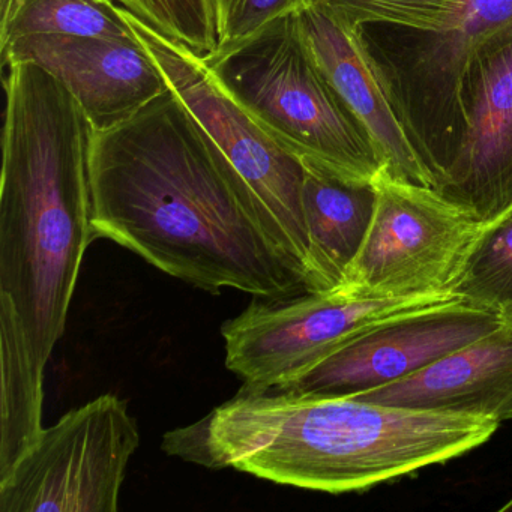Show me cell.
<instances>
[{
  "instance_id": "277c9868",
  "label": "cell",
  "mask_w": 512,
  "mask_h": 512,
  "mask_svg": "<svg viewBox=\"0 0 512 512\" xmlns=\"http://www.w3.org/2000/svg\"><path fill=\"white\" fill-rule=\"evenodd\" d=\"M233 100L302 163L373 185L379 152L308 52L296 13L272 20L206 59Z\"/></svg>"
},
{
  "instance_id": "52a82bcc",
  "label": "cell",
  "mask_w": 512,
  "mask_h": 512,
  "mask_svg": "<svg viewBox=\"0 0 512 512\" xmlns=\"http://www.w3.org/2000/svg\"><path fill=\"white\" fill-rule=\"evenodd\" d=\"M455 293L368 298L335 287L278 298H254L221 328L227 370L245 388H284L377 323L458 301Z\"/></svg>"
},
{
  "instance_id": "ffe728a7",
  "label": "cell",
  "mask_w": 512,
  "mask_h": 512,
  "mask_svg": "<svg viewBox=\"0 0 512 512\" xmlns=\"http://www.w3.org/2000/svg\"><path fill=\"white\" fill-rule=\"evenodd\" d=\"M352 28L391 25L427 37L442 34L451 19V0H311Z\"/></svg>"
},
{
  "instance_id": "7402d4cb",
  "label": "cell",
  "mask_w": 512,
  "mask_h": 512,
  "mask_svg": "<svg viewBox=\"0 0 512 512\" xmlns=\"http://www.w3.org/2000/svg\"><path fill=\"white\" fill-rule=\"evenodd\" d=\"M500 511H512V499L509 500V502L506 503L505 506H502V508H500Z\"/></svg>"
},
{
  "instance_id": "30bf717a",
  "label": "cell",
  "mask_w": 512,
  "mask_h": 512,
  "mask_svg": "<svg viewBox=\"0 0 512 512\" xmlns=\"http://www.w3.org/2000/svg\"><path fill=\"white\" fill-rule=\"evenodd\" d=\"M502 314L463 299L391 317L347 341L280 389L353 397L398 382L505 325Z\"/></svg>"
},
{
  "instance_id": "4fadbf2b",
  "label": "cell",
  "mask_w": 512,
  "mask_h": 512,
  "mask_svg": "<svg viewBox=\"0 0 512 512\" xmlns=\"http://www.w3.org/2000/svg\"><path fill=\"white\" fill-rule=\"evenodd\" d=\"M451 19L442 34L415 50L409 103L431 151L445 163L446 137L458 136L464 83L479 47L512 26V0H451ZM454 146V145H452Z\"/></svg>"
},
{
  "instance_id": "2e32d148",
  "label": "cell",
  "mask_w": 512,
  "mask_h": 512,
  "mask_svg": "<svg viewBox=\"0 0 512 512\" xmlns=\"http://www.w3.org/2000/svg\"><path fill=\"white\" fill-rule=\"evenodd\" d=\"M0 479L43 433L44 371L16 308L0 296Z\"/></svg>"
},
{
  "instance_id": "d6986e66",
  "label": "cell",
  "mask_w": 512,
  "mask_h": 512,
  "mask_svg": "<svg viewBox=\"0 0 512 512\" xmlns=\"http://www.w3.org/2000/svg\"><path fill=\"white\" fill-rule=\"evenodd\" d=\"M136 19L197 58L220 49L215 0H116Z\"/></svg>"
},
{
  "instance_id": "3957f363",
  "label": "cell",
  "mask_w": 512,
  "mask_h": 512,
  "mask_svg": "<svg viewBox=\"0 0 512 512\" xmlns=\"http://www.w3.org/2000/svg\"><path fill=\"white\" fill-rule=\"evenodd\" d=\"M0 187V296L47 367L64 335L91 227L92 128L71 92L31 62L8 65Z\"/></svg>"
},
{
  "instance_id": "9c48e42d",
  "label": "cell",
  "mask_w": 512,
  "mask_h": 512,
  "mask_svg": "<svg viewBox=\"0 0 512 512\" xmlns=\"http://www.w3.org/2000/svg\"><path fill=\"white\" fill-rule=\"evenodd\" d=\"M299 32L317 67L395 178L437 188L442 167L416 124L409 100L377 61L362 29L344 25L307 0L296 11Z\"/></svg>"
},
{
  "instance_id": "5bb4252c",
  "label": "cell",
  "mask_w": 512,
  "mask_h": 512,
  "mask_svg": "<svg viewBox=\"0 0 512 512\" xmlns=\"http://www.w3.org/2000/svg\"><path fill=\"white\" fill-rule=\"evenodd\" d=\"M358 400L512 421V320L422 370Z\"/></svg>"
},
{
  "instance_id": "8fae6325",
  "label": "cell",
  "mask_w": 512,
  "mask_h": 512,
  "mask_svg": "<svg viewBox=\"0 0 512 512\" xmlns=\"http://www.w3.org/2000/svg\"><path fill=\"white\" fill-rule=\"evenodd\" d=\"M439 190L490 223L512 206V26L479 47Z\"/></svg>"
},
{
  "instance_id": "e0dca14e",
  "label": "cell",
  "mask_w": 512,
  "mask_h": 512,
  "mask_svg": "<svg viewBox=\"0 0 512 512\" xmlns=\"http://www.w3.org/2000/svg\"><path fill=\"white\" fill-rule=\"evenodd\" d=\"M35 35L134 37L113 0H5L0 5V49Z\"/></svg>"
},
{
  "instance_id": "44dd1931",
  "label": "cell",
  "mask_w": 512,
  "mask_h": 512,
  "mask_svg": "<svg viewBox=\"0 0 512 512\" xmlns=\"http://www.w3.org/2000/svg\"><path fill=\"white\" fill-rule=\"evenodd\" d=\"M305 2L307 0H215L220 49L250 37L278 17L296 13Z\"/></svg>"
},
{
  "instance_id": "ba28073f",
  "label": "cell",
  "mask_w": 512,
  "mask_h": 512,
  "mask_svg": "<svg viewBox=\"0 0 512 512\" xmlns=\"http://www.w3.org/2000/svg\"><path fill=\"white\" fill-rule=\"evenodd\" d=\"M140 445L118 395L71 410L0 479L2 512H116L128 463Z\"/></svg>"
},
{
  "instance_id": "ac0fdd59",
  "label": "cell",
  "mask_w": 512,
  "mask_h": 512,
  "mask_svg": "<svg viewBox=\"0 0 512 512\" xmlns=\"http://www.w3.org/2000/svg\"><path fill=\"white\" fill-rule=\"evenodd\" d=\"M454 293L512 320V206L485 224Z\"/></svg>"
},
{
  "instance_id": "7a4b0ae2",
  "label": "cell",
  "mask_w": 512,
  "mask_h": 512,
  "mask_svg": "<svg viewBox=\"0 0 512 512\" xmlns=\"http://www.w3.org/2000/svg\"><path fill=\"white\" fill-rule=\"evenodd\" d=\"M499 422L292 389H250L170 431L169 455L275 484L343 494L412 475L491 439Z\"/></svg>"
},
{
  "instance_id": "7c38bea8",
  "label": "cell",
  "mask_w": 512,
  "mask_h": 512,
  "mask_svg": "<svg viewBox=\"0 0 512 512\" xmlns=\"http://www.w3.org/2000/svg\"><path fill=\"white\" fill-rule=\"evenodd\" d=\"M5 68L31 62L52 74L76 98L92 131L124 124L169 83L139 38L35 35L0 49Z\"/></svg>"
},
{
  "instance_id": "9a60e30c",
  "label": "cell",
  "mask_w": 512,
  "mask_h": 512,
  "mask_svg": "<svg viewBox=\"0 0 512 512\" xmlns=\"http://www.w3.org/2000/svg\"><path fill=\"white\" fill-rule=\"evenodd\" d=\"M304 164L305 221L311 245V292H326L343 283L361 250L373 218V185H353Z\"/></svg>"
},
{
  "instance_id": "603a6c76",
  "label": "cell",
  "mask_w": 512,
  "mask_h": 512,
  "mask_svg": "<svg viewBox=\"0 0 512 512\" xmlns=\"http://www.w3.org/2000/svg\"><path fill=\"white\" fill-rule=\"evenodd\" d=\"M5 0H0V5L4 4Z\"/></svg>"
},
{
  "instance_id": "5b68a950",
  "label": "cell",
  "mask_w": 512,
  "mask_h": 512,
  "mask_svg": "<svg viewBox=\"0 0 512 512\" xmlns=\"http://www.w3.org/2000/svg\"><path fill=\"white\" fill-rule=\"evenodd\" d=\"M122 10L140 43L163 71L169 88L244 182L263 232L281 259L311 292L313 266L302 200V161L272 139L233 100L203 59L157 34L130 11Z\"/></svg>"
},
{
  "instance_id": "6da1fadb",
  "label": "cell",
  "mask_w": 512,
  "mask_h": 512,
  "mask_svg": "<svg viewBox=\"0 0 512 512\" xmlns=\"http://www.w3.org/2000/svg\"><path fill=\"white\" fill-rule=\"evenodd\" d=\"M88 170L95 239L214 295L307 290L263 232L232 164L172 89L124 124L92 131Z\"/></svg>"
},
{
  "instance_id": "8992f818",
  "label": "cell",
  "mask_w": 512,
  "mask_h": 512,
  "mask_svg": "<svg viewBox=\"0 0 512 512\" xmlns=\"http://www.w3.org/2000/svg\"><path fill=\"white\" fill-rule=\"evenodd\" d=\"M373 188L370 227L338 287L368 298L454 293L485 223L436 188L386 169Z\"/></svg>"
}]
</instances>
